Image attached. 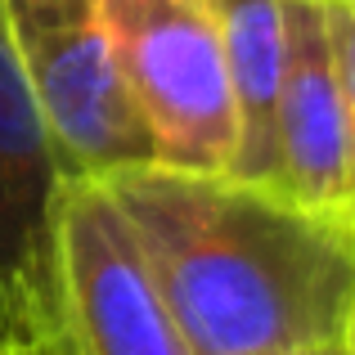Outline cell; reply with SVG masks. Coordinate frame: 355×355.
Instances as JSON below:
<instances>
[{
	"label": "cell",
	"instance_id": "obj_10",
	"mask_svg": "<svg viewBox=\"0 0 355 355\" xmlns=\"http://www.w3.org/2000/svg\"><path fill=\"white\" fill-rule=\"evenodd\" d=\"M0 355H9V351H5V324H0Z\"/></svg>",
	"mask_w": 355,
	"mask_h": 355
},
{
	"label": "cell",
	"instance_id": "obj_8",
	"mask_svg": "<svg viewBox=\"0 0 355 355\" xmlns=\"http://www.w3.org/2000/svg\"><path fill=\"white\" fill-rule=\"evenodd\" d=\"M324 23H329L333 68H338V81H342V99H347V113H351V139H355V0L324 5Z\"/></svg>",
	"mask_w": 355,
	"mask_h": 355
},
{
	"label": "cell",
	"instance_id": "obj_1",
	"mask_svg": "<svg viewBox=\"0 0 355 355\" xmlns=\"http://www.w3.org/2000/svg\"><path fill=\"white\" fill-rule=\"evenodd\" d=\"M189 355H347L355 211L279 180L130 162L104 171Z\"/></svg>",
	"mask_w": 355,
	"mask_h": 355
},
{
	"label": "cell",
	"instance_id": "obj_3",
	"mask_svg": "<svg viewBox=\"0 0 355 355\" xmlns=\"http://www.w3.org/2000/svg\"><path fill=\"white\" fill-rule=\"evenodd\" d=\"M9 41L68 175L153 162L157 148L117 72L95 0H0Z\"/></svg>",
	"mask_w": 355,
	"mask_h": 355
},
{
	"label": "cell",
	"instance_id": "obj_5",
	"mask_svg": "<svg viewBox=\"0 0 355 355\" xmlns=\"http://www.w3.org/2000/svg\"><path fill=\"white\" fill-rule=\"evenodd\" d=\"M54 243L68 355H189L135 225L104 175L63 180Z\"/></svg>",
	"mask_w": 355,
	"mask_h": 355
},
{
	"label": "cell",
	"instance_id": "obj_11",
	"mask_svg": "<svg viewBox=\"0 0 355 355\" xmlns=\"http://www.w3.org/2000/svg\"><path fill=\"white\" fill-rule=\"evenodd\" d=\"M315 5H333V0H315Z\"/></svg>",
	"mask_w": 355,
	"mask_h": 355
},
{
	"label": "cell",
	"instance_id": "obj_7",
	"mask_svg": "<svg viewBox=\"0 0 355 355\" xmlns=\"http://www.w3.org/2000/svg\"><path fill=\"white\" fill-rule=\"evenodd\" d=\"M225 41V68L234 90L239 144H234V175L275 180V108L288 63V27L284 0H211Z\"/></svg>",
	"mask_w": 355,
	"mask_h": 355
},
{
	"label": "cell",
	"instance_id": "obj_2",
	"mask_svg": "<svg viewBox=\"0 0 355 355\" xmlns=\"http://www.w3.org/2000/svg\"><path fill=\"white\" fill-rule=\"evenodd\" d=\"M95 14L157 162L230 171L239 117L211 0H95Z\"/></svg>",
	"mask_w": 355,
	"mask_h": 355
},
{
	"label": "cell",
	"instance_id": "obj_6",
	"mask_svg": "<svg viewBox=\"0 0 355 355\" xmlns=\"http://www.w3.org/2000/svg\"><path fill=\"white\" fill-rule=\"evenodd\" d=\"M288 63L275 108V180L311 207L355 211V139L324 5L284 0Z\"/></svg>",
	"mask_w": 355,
	"mask_h": 355
},
{
	"label": "cell",
	"instance_id": "obj_4",
	"mask_svg": "<svg viewBox=\"0 0 355 355\" xmlns=\"http://www.w3.org/2000/svg\"><path fill=\"white\" fill-rule=\"evenodd\" d=\"M63 171L0 5V324L9 355H68L59 293Z\"/></svg>",
	"mask_w": 355,
	"mask_h": 355
},
{
	"label": "cell",
	"instance_id": "obj_9",
	"mask_svg": "<svg viewBox=\"0 0 355 355\" xmlns=\"http://www.w3.org/2000/svg\"><path fill=\"white\" fill-rule=\"evenodd\" d=\"M347 355H355V306H351V324H347Z\"/></svg>",
	"mask_w": 355,
	"mask_h": 355
}]
</instances>
